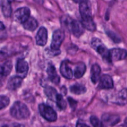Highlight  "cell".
<instances>
[{
	"label": "cell",
	"mask_w": 127,
	"mask_h": 127,
	"mask_svg": "<svg viewBox=\"0 0 127 127\" xmlns=\"http://www.w3.org/2000/svg\"><path fill=\"white\" fill-rule=\"evenodd\" d=\"M62 20L63 26L66 27L67 29L71 32L74 36L79 37L84 33V27L79 21L73 20L69 17H63Z\"/></svg>",
	"instance_id": "1"
},
{
	"label": "cell",
	"mask_w": 127,
	"mask_h": 127,
	"mask_svg": "<svg viewBox=\"0 0 127 127\" xmlns=\"http://www.w3.org/2000/svg\"><path fill=\"white\" fill-rule=\"evenodd\" d=\"M11 115L19 120L26 119L29 117L30 111L24 104L21 102H16L11 109Z\"/></svg>",
	"instance_id": "2"
},
{
	"label": "cell",
	"mask_w": 127,
	"mask_h": 127,
	"mask_svg": "<svg viewBox=\"0 0 127 127\" xmlns=\"http://www.w3.org/2000/svg\"><path fill=\"white\" fill-rule=\"evenodd\" d=\"M92 47L102 57L104 60H106L109 63H111L109 55V50H108L105 45L102 43L101 41L97 38H94L91 42Z\"/></svg>",
	"instance_id": "3"
},
{
	"label": "cell",
	"mask_w": 127,
	"mask_h": 127,
	"mask_svg": "<svg viewBox=\"0 0 127 127\" xmlns=\"http://www.w3.org/2000/svg\"><path fill=\"white\" fill-rule=\"evenodd\" d=\"M40 115L48 122H55L57 119V113L51 107L44 104H40L38 106Z\"/></svg>",
	"instance_id": "4"
},
{
	"label": "cell",
	"mask_w": 127,
	"mask_h": 127,
	"mask_svg": "<svg viewBox=\"0 0 127 127\" xmlns=\"http://www.w3.org/2000/svg\"><path fill=\"white\" fill-rule=\"evenodd\" d=\"M64 38V33L62 30H56L53 32V37H52V43H51V48L52 50H59L62 42Z\"/></svg>",
	"instance_id": "5"
},
{
	"label": "cell",
	"mask_w": 127,
	"mask_h": 127,
	"mask_svg": "<svg viewBox=\"0 0 127 127\" xmlns=\"http://www.w3.org/2000/svg\"><path fill=\"white\" fill-rule=\"evenodd\" d=\"M30 16V9L27 7H21L15 11L14 19L16 22L23 24Z\"/></svg>",
	"instance_id": "6"
},
{
	"label": "cell",
	"mask_w": 127,
	"mask_h": 127,
	"mask_svg": "<svg viewBox=\"0 0 127 127\" xmlns=\"http://www.w3.org/2000/svg\"><path fill=\"white\" fill-rule=\"evenodd\" d=\"M110 62L120 61L125 59L127 57V51L125 49L115 48L109 50Z\"/></svg>",
	"instance_id": "7"
},
{
	"label": "cell",
	"mask_w": 127,
	"mask_h": 127,
	"mask_svg": "<svg viewBox=\"0 0 127 127\" xmlns=\"http://www.w3.org/2000/svg\"><path fill=\"white\" fill-rule=\"evenodd\" d=\"M16 69L17 75L22 78H24L28 73V63L23 59L18 60L16 66Z\"/></svg>",
	"instance_id": "8"
},
{
	"label": "cell",
	"mask_w": 127,
	"mask_h": 127,
	"mask_svg": "<svg viewBox=\"0 0 127 127\" xmlns=\"http://www.w3.org/2000/svg\"><path fill=\"white\" fill-rule=\"evenodd\" d=\"M120 121L119 116L114 114H105L102 116V123L104 126H114Z\"/></svg>",
	"instance_id": "9"
},
{
	"label": "cell",
	"mask_w": 127,
	"mask_h": 127,
	"mask_svg": "<svg viewBox=\"0 0 127 127\" xmlns=\"http://www.w3.org/2000/svg\"><path fill=\"white\" fill-rule=\"evenodd\" d=\"M79 11L82 19H88L92 17V12L91 6L86 1H83L79 4Z\"/></svg>",
	"instance_id": "10"
},
{
	"label": "cell",
	"mask_w": 127,
	"mask_h": 127,
	"mask_svg": "<svg viewBox=\"0 0 127 127\" xmlns=\"http://www.w3.org/2000/svg\"><path fill=\"white\" fill-rule=\"evenodd\" d=\"M47 38H48L47 30L43 27H40L36 35L37 44L40 46L45 45L47 42Z\"/></svg>",
	"instance_id": "11"
},
{
	"label": "cell",
	"mask_w": 127,
	"mask_h": 127,
	"mask_svg": "<svg viewBox=\"0 0 127 127\" xmlns=\"http://www.w3.org/2000/svg\"><path fill=\"white\" fill-rule=\"evenodd\" d=\"M99 88L100 89H112L114 87V82L112 78L108 74H104L100 78Z\"/></svg>",
	"instance_id": "12"
},
{
	"label": "cell",
	"mask_w": 127,
	"mask_h": 127,
	"mask_svg": "<svg viewBox=\"0 0 127 127\" xmlns=\"http://www.w3.org/2000/svg\"><path fill=\"white\" fill-rule=\"evenodd\" d=\"M115 104L119 105H125L127 104V89H122L115 97Z\"/></svg>",
	"instance_id": "13"
},
{
	"label": "cell",
	"mask_w": 127,
	"mask_h": 127,
	"mask_svg": "<svg viewBox=\"0 0 127 127\" xmlns=\"http://www.w3.org/2000/svg\"><path fill=\"white\" fill-rule=\"evenodd\" d=\"M22 79L21 77L19 76L11 77L8 81L7 83V88L11 91H14L20 88L22 84Z\"/></svg>",
	"instance_id": "14"
},
{
	"label": "cell",
	"mask_w": 127,
	"mask_h": 127,
	"mask_svg": "<svg viewBox=\"0 0 127 127\" xmlns=\"http://www.w3.org/2000/svg\"><path fill=\"white\" fill-rule=\"evenodd\" d=\"M60 72L62 75L67 79H71L73 76V72L71 68L68 66L67 61H64L60 66Z\"/></svg>",
	"instance_id": "15"
},
{
	"label": "cell",
	"mask_w": 127,
	"mask_h": 127,
	"mask_svg": "<svg viewBox=\"0 0 127 127\" xmlns=\"http://www.w3.org/2000/svg\"><path fill=\"white\" fill-rule=\"evenodd\" d=\"M12 64L11 61H7L0 64V78H4L9 74L12 70Z\"/></svg>",
	"instance_id": "16"
},
{
	"label": "cell",
	"mask_w": 127,
	"mask_h": 127,
	"mask_svg": "<svg viewBox=\"0 0 127 127\" xmlns=\"http://www.w3.org/2000/svg\"><path fill=\"white\" fill-rule=\"evenodd\" d=\"M47 74H48V78L51 81L56 84H59L60 77L57 74L55 68L53 66L50 65L48 66V69H47Z\"/></svg>",
	"instance_id": "17"
},
{
	"label": "cell",
	"mask_w": 127,
	"mask_h": 127,
	"mask_svg": "<svg viewBox=\"0 0 127 127\" xmlns=\"http://www.w3.org/2000/svg\"><path fill=\"white\" fill-rule=\"evenodd\" d=\"M100 72H101L100 68L98 64H94V65L92 66L91 70V78L92 82L94 84H95L99 79Z\"/></svg>",
	"instance_id": "18"
},
{
	"label": "cell",
	"mask_w": 127,
	"mask_h": 127,
	"mask_svg": "<svg viewBox=\"0 0 127 127\" xmlns=\"http://www.w3.org/2000/svg\"><path fill=\"white\" fill-rule=\"evenodd\" d=\"M23 26L25 29L30 31H33L37 29L38 22L33 17H29L23 23Z\"/></svg>",
	"instance_id": "19"
},
{
	"label": "cell",
	"mask_w": 127,
	"mask_h": 127,
	"mask_svg": "<svg viewBox=\"0 0 127 127\" xmlns=\"http://www.w3.org/2000/svg\"><path fill=\"white\" fill-rule=\"evenodd\" d=\"M2 11L6 17H9L12 14V8L10 0H2Z\"/></svg>",
	"instance_id": "20"
},
{
	"label": "cell",
	"mask_w": 127,
	"mask_h": 127,
	"mask_svg": "<svg viewBox=\"0 0 127 127\" xmlns=\"http://www.w3.org/2000/svg\"><path fill=\"white\" fill-rule=\"evenodd\" d=\"M86 70V67L85 64L83 63H79L74 68L73 74L77 79L81 78L84 74Z\"/></svg>",
	"instance_id": "21"
},
{
	"label": "cell",
	"mask_w": 127,
	"mask_h": 127,
	"mask_svg": "<svg viewBox=\"0 0 127 127\" xmlns=\"http://www.w3.org/2000/svg\"><path fill=\"white\" fill-rule=\"evenodd\" d=\"M70 91L76 95L84 94L86 91V88L80 84H76L70 88Z\"/></svg>",
	"instance_id": "22"
},
{
	"label": "cell",
	"mask_w": 127,
	"mask_h": 127,
	"mask_svg": "<svg viewBox=\"0 0 127 127\" xmlns=\"http://www.w3.org/2000/svg\"><path fill=\"white\" fill-rule=\"evenodd\" d=\"M82 24L84 28L90 31H94L95 30V24L93 21V18L84 19L82 21Z\"/></svg>",
	"instance_id": "23"
},
{
	"label": "cell",
	"mask_w": 127,
	"mask_h": 127,
	"mask_svg": "<svg viewBox=\"0 0 127 127\" xmlns=\"http://www.w3.org/2000/svg\"><path fill=\"white\" fill-rule=\"evenodd\" d=\"M44 93L45 95L52 100H55L57 95V92L55 88L51 86H47L45 88Z\"/></svg>",
	"instance_id": "24"
},
{
	"label": "cell",
	"mask_w": 127,
	"mask_h": 127,
	"mask_svg": "<svg viewBox=\"0 0 127 127\" xmlns=\"http://www.w3.org/2000/svg\"><path fill=\"white\" fill-rule=\"evenodd\" d=\"M55 100L57 106L59 107L60 109H61V110H64L66 108V102L64 100L63 96L61 94H57Z\"/></svg>",
	"instance_id": "25"
},
{
	"label": "cell",
	"mask_w": 127,
	"mask_h": 127,
	"mask_svg": "<svg viewBox=\"0 0 127 127\" xmlns=\"http://www.w3.org/2000/svg\"><path fill=\"white\" fill-rule=\"evenodd\" d=\"M9 98L6 95H0V110L6 107L9 104Z\"/></svg>",
	"instance_id": "26"
},
{
	"label": "cell",
	"mask_w": 127,
	"mask_h": 127,
	"mask_svg": "<svg viewBox=\"0 0 127 127\" xmlns=\"http://www.w3.org/2000/svg\"><path fill=\"white\" fill-rule=\"evenodd\" d=\"M90 121L92 125L95 127H100L104 126L102 123L95 116H92L90 119Z\"/></svg>",
	"instance_id": "27"
},
{
	"label": "cell",
	"mask_w": 127,
	"mask_h": 127,
	"mask_svg": "<svg viewBox=\"0 0 127 127\" xmlns=\"http://www.w3.org/2000/svg\"><path fill=\"white\" fill-rule=\"evenodd\" d=\"M107 33L108 35L112 38V40L114 42H115V43H119V42H120V41H121V39H120V37H119L116 33H114V32H112V31H107Z\"/></svg>",
	"instance_id": "28"
},
{
	"label": "cell",
	"mask_w": 127,
	"mask_h": 127,
	"mask_svg": "<svg viewBox=\"0 0 127 127\" xmlns=\"http://www.w3.org/2000/svg\"><path fill=\"white\" fill-rule=\"evenodd\" d=\"M68 102H69V105H70L71 107L73 109V108H74V109H75L76 107V105H77V102L76 101V100H74V99H71V97L68 98Z\"/></svg>",
	"instance_id": "29"
},
{
	"label": "cell",
	"mask_w": 127,
	"mask_h": 127,
	"mask_svg": "<svg viewBox=\"0 0 127 127\" xmlns=\"http://www.w3.org/2000/svg\"><path fill=\"white\" fill-rule=\"evenodd\" d=\"M77 127H80V126H88V125H86V124H83V123H82V124H79V123H78L76 125Z\"/></svg>",
	"instance_id": "30"
},
{
	"label": "cell",
	"mask_w": 127,
	"mask_h": 127,
	"mask_svg": "<svg viewBox=\"0 0 127 127\" xmlns=\"http://www.w3.org/2000/svg\"><path fill=\"white\" fill-rule=\"evenodd\" d=\"M5 27L2 22H0V29H4Z\"/></svg>",
	"instance_id": "31"
},
{
	"label": "cell",
	"mask_w": 127,
	"mask_h": 127,
	"mask_svg": "<svg viewBox=\"0 0 127 127\" xmlns=\"http://www.w3.org/2000/svg\"><path fill=\"white\" fill-rule=\"evenodd\" d=\"M73 1H75V2H81V1H84V0H73Z\"/></svg>",
	"instance_id": "32"
},
{
	"label": "cell",
	"mask_w": 127,
	"mask_h": 127,
	"mask_svg": "<svg viewBox=\"0 0 127 127\" xmlns=\"http://www.w3.org/2000/svg\"><path fill=\"white\" fill-rule=\"evenodd\" d=\"M125 124L127 126V119H126V120H125Z\"/></svg>",
	"instance_id": "33"
}]
</instances>
